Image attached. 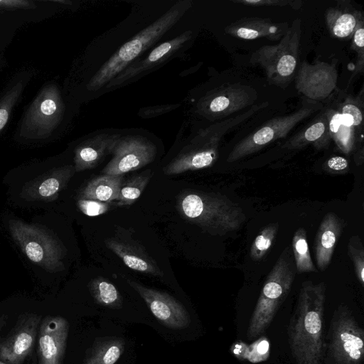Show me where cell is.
I'll use <instances>...</instances> for the list:
<instances>
[{
  "instance_id": "6da1fadb",
  "label": "cell",
  "mask_w": 364,
  "mask_h": 364,
  "mask_svg": "<svg viewBox=\"0 0 364 364\" xmlns=\"http://www.w3.org/2000/svg\"><path fill=\"white\" fill-rule=\"evenodd\" d=\"M326 284L304 282L288 327V343L296 364H323Z\"/></svg>"
},
{
  "instance_id": "7a4b0ae2",
  "label": "cell",
  "mask_w": 364,
  "mask_h": 364,
  "mask_svg": "<svg viewBox=\"0 0 364 364\" xmlns=\"http://www.w3.org/2000/svg\"><path fill=\"white\" fill-rule=\"evenodd\" d=\"M192 1L176 2L165 14L122 45L91 77L88 89L97 91L156 43L191 7Z\"/></svg>"
},
{
  "instance_id": "3957f363",
  "label": "cell",
  "mask_w": 364,
  "mask_h": 364,
  "mask_svg": "<svg viewBox=\"0 0 364 364\" xmlns=\"http://www.w3.org/2000/svg\"><path fill=\"white\" fill-rule=\"evenodd\" d=\"M177 205L181 215L213 235L237 231L246 220L237 203L218 193H186L180 196Z\"/></svg>"
},
{
  "instance_id": "277c9868",
  "label": "cell",
  "mask_w": 364,
  "mask_h": 364,
  "mask_svg": "<svg viewBox=\"0 0 364 364\" xmlns=\"http://www.w3.org/2000/svg\"><path fill=\"white\" fill-rule=\"evenodd\" d=\"M289 248H286L267 277L249 322L247 337L261 336L270 326L280 305L291 290L295 271Z\"/></svg>"
},
{
  "instance_id": "5b68a950",
  "label": "cell",
  "mask_w": 364,
  "mask_h": 364,
  "mask_svg": "<svg viewBox=\"0 0 364 364\" xmlns=\"http://www.w3.org/2000/svg\"><path fill=\"white\" fill-rule=\"evenodd\" d=\"M326 364H363L364 331L344 305L334 311L324 339Z\"/></svg>"
},
{
  "instance_id": "8992f818",
  "label": "cell",
  "mask_w": 364,
  "mask_h": 364,
  "mask_svg": "<svg viewBox=\"0 0 364 364\" xmlns=\"http://www.w3.org/2000/svg\"><path fill=\"white\" fill-rule=\"evenodd\" d=\"M301 36V21L296 18L277 44L255 50L251 55L250 63L261 67L271 84L286 87L295 75Z\"/></svg>"
},
{
  "instance_id": "52a82bcc",
  "label": "cell",
  "mask_w": 364,
  "mask_h": 364,
  "mask_svg": "<svg viewBox=\"0 0 364 364\" xmlns=\"http://www.w3.org/2000/svg\"><path fill=\"white\" fill-rule=\"evenodd\" d=\"M323 107L320 102L304 99L297 110L287 115L271 119L240 141L229 154L227 161L235 162L285 137L296 124Z\"/></svg>"
},
{
  "instance_id": "ba28073f",
  "label": "cell",
  "mask_w": 364,
  "mask_h": 364,
  "mask_svg": "<svg viewBox=\"0 0 364 364\" xmlns=\"http://www.w3.org/2000/svg\"><path fill=\"white\" fill-rule=\"evenodd\" d=\"M257 90L241 83L223 85L208 91L194 105L196 114L209 121L224 119L244 108L252 106Z\"/></svg>"
},
{
  "instance_id": "9c48e42d",
  "label": "cell",
  "mask_w": 364,
  "mask_h": 364,
  "mask_svg": "<svg viewBox=\"0 0 364 364\" xmlns=\"http://www.w3.org/2000/svg\"><path fill=\"white\" fill-rule=\"evenodd\" d=\"M156 144L139 134L122 133L112 152V157L102 171L103 174L123 176L139 169L156 158Z\"/></svg>"
},
{
  "instance_id": "30bf717a",
  "label": "cell",
  "mask_w": 364,
  "mask_h": 364,
  "mask_svg": "<svg viewBox=\"0 0 364 364\" xmlns=\"http://www.w3.org/2000/svg\"><path fill=\"white\" fill-rule=\"evenodd\" d=\"M193 32L186 31L176 37L161 43L154 48L142 58H138L119 73L105 87L113 90L133 82L153 70L161 67L188 46L193 39Z\"/></svg>"
},
{
  "instance_id": "8fae6325",
  "label": "cell",
  "mask_w": 364,
  "mask_h": 364,
  "mask_svg": "<svg viewBox=\"0 0 364 364\" xmlns=\"http://www.w3.org/2000/svg\"><path fill=\"white\" fill-rule=\"evenodd\" d=\"M338 72L335 60L331 63L304 61L295 80V87L305 98L319 102L328 98L336 89Z\"/></svg>"
},
{
  "instance_id": "7c38bea8",
  "label": "cell",
  "mask_w": 364,
  "mask_h": 364,
  "mask_svg": "<svg viewBox=\"0 0 364 364\" xmlns=\"http://www.w3.org/2000/svg\"><path fill=\"white\" fill-rule=\"evenodd\" d=\"M127 283L144 299L152 314L163 325L173 329L188 327L191 316L186 309L168 294L145 287L136 281Z\"/></svg>"
},
{
  "instance_id": "4fadbf2b",
  "label": "cell",
  "mask_w": 364,
  "mask_h": 364,
  "mask_svg": "<svg viewBox=\"0 0 364 364\" xmlns=\"http://www.w3.org/2000/svg\"><path fill=\"white\" fill-rule=\"evenodd\" d=\"M41 321V316L26 313L18 319L5 341L0 344V360L22 364L31 353Z\"/></svg>"
},
{
  "instance_id": "5bb4252c",
  "label": "cell",
  "mask_w": 364,
  "mask_h": 364,
  "mask_svg": "<svg viewBox=\"0 0 364 364\" xmlns=\"http://www.w3.org/2000/svg\"><path fill=\"white\" fill-rule=\"evenodd\" d=\"M63 317L47 316L41 322L38 333V364H61L69 333Z\"/></svg>"
},
{
  "instance_id": "9a60e30c",
  "label": "cell",
  "mask_w": 364,
  "mask_h": 364,
  "mask_svg": "<svg viewBox=\"0 0 364 364\" xmlns=\"http://www.w3.org/2000/svg\"><path fill=\"white\" fill-rule=\"evenodd\" d=\"M122 133L116 129H104L92 133L91 136L77 148V170L92 169L101 163L107 156L112 154Z\"/></svg>"
},
{
  "instance_id": "2e32d148",
  "label": "cell",
  "mask_w": 364,
  "mask_h": 364,
  "mask_svg": "<svg viewBox=\"0 0 364 364\" xmlns=\"http://www.w3.org/2000/svg\"><path fill=\"white\" fill-rule=\"evenodd\" d=\"M287 23H275L267 18L247 17L237 20L225 27V32L244 40L266 38L280 41L288 30Z\"/></svg>"
},
{
  "instance_id": "e0dca14e",
  "label": "cell",
  "mask_w": 364,
  "mask_h": 364,
  "mask_svg": "<svg viewBox=\"0 0 364 364\" xmlns=\"http://www.w3.org/2000/svg\"><path fill=\"white\" fill-rule=\"evenodd\" d=\"M105 243L130 269L154 277L164 276L156 262L138 245L117 238H108Z\"/></svg>"
},
{
  "instance_id": "ac0fdd59",
  "label": "cell",
  "mask_w": 364,
  "mask_h": 364,
  "mask_svg": "<svg viewBox=\"0 0 364 364\" xmlns=\"http://www.w3.org/2000/svg\"><path fill=\"white\" fill-rule=\"evenodd\" d=\"M343 226L342 220L333 213H327L321 222L314 246L316 264L319 270L324 271L330 264Z\"/></svg>"
},
{
  "instance_id": "d6986e66",
  "label": "cell",
  "mask_w": 364,
  "mask_h": 364,
  "mask_svg": "<svg viewBox=\"0 0 364 364\" xmlns=\"http://www.w3.org/2000/svg\"><path fill=\"white\" fill-rule=\"evenodd\" d=\"M331 140L328 119L325 108L323 107L309 126L291 137L284 144L283 147L298 149L311 144L316 149L321 150L327 149Z\"/></svg>"
},
{
  "instance_id": "ffe728a7",
  "label": "cell",
  "mask_w": 364,
  "mask_h": 364,
  "mask_svg": "<svg viewBox=\"0 0 364 364\" xmlns=\"http://www.w3.org/2000/svg\"><path fill=\"white\" fill-rule=\"evenodd\" d=\"M338 2L341 5L326 10V23L331 36L340 39H348L364 18L360 11L348 4L349 1H345V4L343 1Z\"/></svg>"
},
{
  "instance_id": "44dd1931",
  "label": "cell",
  "mask_w": 364,
  "mask_h": 364,
  "mask_svg": "<svg viewBox=\"0 0 364 364\" xmlns=\"http://www.w3.org/2000/svg\"><path fill=\"white\" fill-rule=\"evenodd\" d=\"M125 341L121 337H104L95 340L82 364H115L122 355Z\"/></svg>"
},
{
  "instance_id": "7402d4cb",
  "label": "cell",
  "mask_w": 364,
  "mask_h": 364,
  "mask_svg": "<svg viewBox=\"0 0 364 364\" xmlns=\"http://www.w3.org/2000/svg\"><path fill=\"white\" fill-rule=\"evenodd\" d=\"M331 139L346 154L353 151L356 146L355 129L333 107H325Z\"/></svg>"
},
{
  "instance_id": "603a6c76",
  "label": "cell",
  "mask_w": 364,
  "mask_h": 364,
  "mask_svg": "<svg viewBox=\"0 0 364 364\" xmlns=\"http://www.w3.org/2000/svg\"><path fill=\"white\" fill-rule=\"evenodd\" d=\"M123 183V176L102 174L92 179L82 191V199L113 203Z\"/></svg>"
},
{
  "instance_id": "cb8c5ba5",
  "label": "cell",
  "mask_w": 364,
  "mask_h": 364,
  "mask_svg": "<svg viewBox=\"0 0 364 364\" xmlns=\"http://www.w3.org/2000/svg\"><path fill=\"white\" fill-rule=\"evenodd\" d=\"M90 292L100 306L112 309H121L122 297L116 287L103 277L93 279L89 284Z\"/></svg>"
},
{
  "instance_id": "d4e9b609",
  "label": "cell",
  "mask_w": 364,
  "mask_h": 364,
  "mask_svg": "<svg viewBox=\"0 0 364 364\" xmlns=\"http://www.w3.org/2000/svg\"><path fill=\"white\" fill-rule=\"evenodd\" d=\"M291 245L296 271L299 273L316 272L317 269L309 252L306 232L304 228H299L295 231Z\"/></svg>"
},
{
  "instance_id": "484cf974",
  "label": "cell",
  "mask_w": 364,
  "mask_h": 364,
  "mask_svg": "<svg viewBox=\"0 0 364 364\" xmlns=\"http://www.w3.org/2000/svg\"><path fill=\"white\" fill-rule=\"evenodd\" d=\"M151 173H144L123 181L117 199L113 202L118 206L129 205L136 202L147 186Z\"/></svg>"
},
{
  "instance_id": "4316f807",
  "label": "cell",
  "mask_w": 364,
  "mask_h": 364,
  "mask_svg": "<svg viewBox=\"0 0 364 364\" xmlns=\"http://www.w3.org/2000/svg\"><path fill=\"white\" fill-rule=\"evenodd\" d=\"M363 91L355 97L345 95L336 106V109L342 114L355 129H361L363 122Z\"/></svg>"
},
{
  "instance_id": "83f0119b",
  "label": "cell",
  "mask_w": 364,
  "mask_h": 364,
  "mask_svg": "<svg viewBox=\"0 0 364 364\" xmlns=\"http://www.w3.org/2000/svg\"><path fill=\"white\" fill-rule=\"evenodd\" d=\"M277 223H272L264 227L255 238L250 250V256L254 261H261L270 250L278 232Z\"/></svg>"
},
{
  "instance_id": "f1b7e54d",
  "label": "cell",
  "mask_w": 364,
  "mask_h": 364,
  "mask_svg": "<svg viewBox=\"0 0 364 364\" xmlns=\"http://www.w3.org/2000/svg\"><path fill=\"white\" fill-rule=\"evenodd\" d=\"M348 254L350 258L358 282L364 285V249L358 235L352 236L348 244Z\"/></svg>"
},
{
  "instance_id": "f546056e",
  "label": "cell",
  "mask_w": 364,
  "mask_h": 364,
  "mask_svg": "<svg viewBox=\"0 0 364 364\" xmlns=\"http://www.w3.org/2000/svg\"><path fill=\"white\" fill-rule=\"evenodd\" d=\"M78 207L85 215L92 217L107 212L110 208V203L82 198L78 201Z\"/></svg>"
},
{
  "instance_id": "4dcf8cb0",
  "label": "cell",
  "mask_w": 364,
  "mask_h": 364,
  "mask_svg": "<svg viewBox=\"0 0 364 364\" xmlns=\"http://www.w3.org/2000/svg\"><path fill=\"white\" fill-rule=\"evenodd\" d=\"M232 1L251 6H289L294 10L299 9L303 4V1L300 0H234Z\"/></svg>"
},
{
  "instance_id": "1f68e13d",
  "label": "cell",
  "mask_w": 364,
  "mask_h": 364,
  "mask_svg": "<svg viewBox=\"0 0 364 364\" xmlns=\"http://www.w3.org/2000/svg\"><path fill=\"white\" fill-rule=\"evenodd\" d=\"M179 106L180 104H166L144 107L139 111L138 114L143 119L153 118L170 112Z\"/></svg>"
},
{
  "instance_id": "d6a6232c",
  "label": "cell",
  "mask_w": 364,
  "mask_h": 364,
  "mask_svg": "<svg viewBox=\"0 0 364 364\" xmlns=\"http://www.w3.org/2000/svg\"><path fill=\"white\" fill-rule=\"evenodd\" d=\"M324 169L331 173H345L349 169V162L343 156H333L326 161Z\"/></svg>"
},
{
  "instance_id": "836d02e7",
  "label": "cell",
  "mask_w": 364,
  "mask_h": 364,
  "mask_svg": "<svg viewBox=\"0 0 364 364\" xmlns=\"http://www.w3.org/2000/svg\"><path fill=\"white\" fill-rule=\"evenodd\" d=\"M60 187L58 179L54 178L44 181L39 187V193L42 196H50L55 193Z\"/></svg>"
},
{
  "instance_id": "e575fe53",
  "label": "cell",
  "mask_w": 364,
  "mask_h": 364,
  "mask_svg": "<svg viewBox=\"0 0 364 364\" xmlns=\"http://www.w3.org/2000/svg\"><path fill=\"white\" fill-rule=\"evenodd\" d=\"M26 252L28 258L35 262H40L43 257L42 247L36 242H31L26 247Z\"/></svg>"
},
{
  "instance_id": "d590c367",
  "label": "cell",
  "mask_w": 364,
  "mask_h": 364,
  "mask_svg": "<svg viewBox=\"0 0 364 364\" xmlns=\"http://www.w3.org/2000/svg\"><path fill=\"white\" fill-rule=\"evenodd\" d=\"M57 109L55 102L51 99L44 100L41 105V111L46 115L53 114Z\"/></svg>"
},
{
  "instance_id": "8d00e7d4",
  "label": "cell",
  "mask_w": 364,
  "mask_h": 364,
  "mask_svg": "<svg viewBox=\"0 0 364 364\" xmlns=\"http://www.w3.org/2000/svg\"><path fill=\"white\" fill-rule=\"evenodd\" d=\"M8 112L5 109H0V130L4 127L8 119Z\"/></svg>"
},
{
  "instance_id": "74e56055",
  "label": "cell",
  "mask_w": 364,
  "mask_h": 364,
  "mask_svg": "<svg viewBox=\"0 0 364 364\" xmlns=\"http://www.w3.org/2000/svg\"><path fill=\"white\" fill-rule=\"evenodd\" d=\"M23 2L20 1H0V4H6L7 6H16L18 4H22Z\"/></svg>"
},
{
  "instance_id": "f35d334b",
  "label": "cell",
  "mask_w": 364,
  "mask_h": 364,
  "mask_svg": "<svg viewBox=\"0 0 364 364\" xmlns=\"http://www.w3.org/2000/svg\"><path fill=\"white\" fill-rule=\"evenodd\" d=\"M7 319H8L7 315L3 314V315L0 316V333H1V331L3 328V327L6 324Z\"/></svg>"
},
{
  "instance_id": "ab89813d",
  "label": "cell",
  "mask_w": 364,
  "mask_h": 364,
  "mask_svg": "<svg viewBox=\"0 0 364 364\" xmlns=\"http://www.w3.org/2000/svg\"><path fill=\"white\" fill-rule=\"evenodd\" d=\"M0 364H8V363H4V362H3V361L0 360Z\"/></svg>"
}]
</instances>
